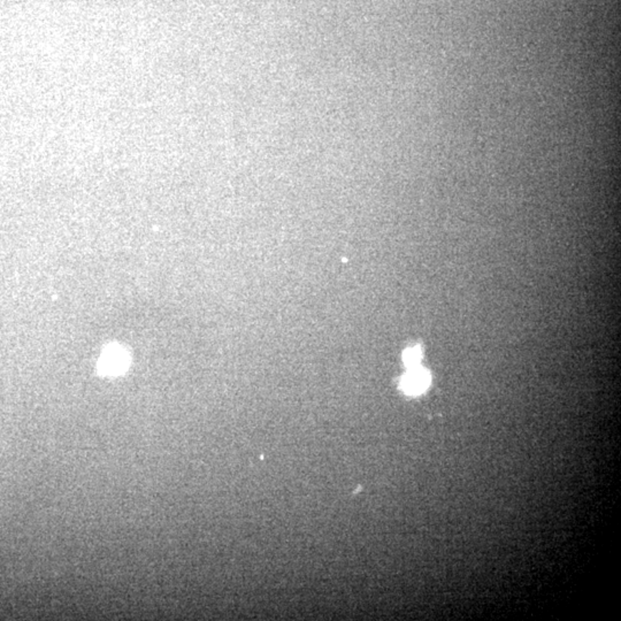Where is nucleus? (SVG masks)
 Listing matches in <instances>:
<instances>
[{"mask_svg": "<svg viewBox=\"0 0 621 621\" xmlns=\"http://www.w3.org/2000/svg\"><path fill=\"white\" fill-rule=\"evenodd\" d=\"M430 382L432 376L428 370L420 366L412 367L400 380V388L408 395L418 396L428 389Z\"/></svg>", "mask_w": 621, "mask_h": 621, "instance_id": "1", "label": "nucleus"}, {"mask_svg": "<svg viewBox=\"0 0 621 621\" xmlns=\"http://www.w3.org/2000/svg\"><path fill=\"white\" fill-rule=\"evenodd\" d=\"M127 365L128 357L126 352L121 348L112 346V348L106 349V351L104 352V355H101L99 368L104 374L116 375V374L123 372L127 368Z\"/></svg>", "mask_w": 621, "mask_h": 621, "instance_id": "2", "label": "nucleus"}, {"mask_svg": "<svg viewBox=\"0 0 621 621\" xmlns=\"http://www.w3.org/2000/svg\"><path fill=\"white\" fill-rule=\"evenodd\" d=\"M421 358H423V350H421V348L419 345L408 348V349H406L405 352H404V355H403L404 364H405L408 368L419 366Z\"/></svg>", "mask_w": 621, "mask_h": 621, "instance_id": "3", "label": "nucleus"}]
</instances>
